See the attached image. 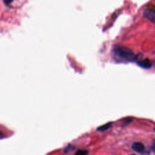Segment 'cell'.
Masks as SVG:
<instances>
[{"instance_id":"8","label":"cell","mask_w":155,"mask_h":155,"mask_svg":"<svg viewBox=\"0 0 155 155\" xmlns=\"http://www.w3.org/2000/svg\"><path fill=\"white\" fill-rule=\"evenodd\" d=\"M3 138V133L1 132H0V139H2Z\"/></svg>"},{"instance_id":"7","label":"cell","mask_w":155,"mask_h":155,"mask_svg":"<svg viewBox=\"0 0 155 155\" xmlns=\"http://www.w3.org/2000/svg\"><path fill=\"white\" fill-rule=\"evenodd\" d=\"M73 145H71V144H70V145H69L68 146H67L66 148H65V149H64V153H69L70 151H71V150H73Z\"/></svg>"},{"instance_id":"1","label":"cell","mask_w":155,"mask_h":155,"mask_svg":"<svg viewBox=\"0 0 155 155\" xmlns=\"http://www.w3.org/2000/svg\"><path fill=\"white\" fill-rule=\"evenodd\" d=\"M112 56L115 61L119 63L134 61L139 59L138 55H135L130 48L119 45L113 47Z\"/></svg>"},{"instance_id":"9","label":"cell","mask_w":155,"mask_h":155,"mask_svg":"<svg viewBox=\"0 0 155 155\" xmlns=\"http://www.w3.org/2000/svg\"><path fill=\"white\" fill-rule=\"evenodd\" d=\"M132 155H135V154H132Z\"/></svg>"},{"instance_id":"5","label":"cell","mask_w":155,"mask_h":155,"mask_svg":"<svg viewBox=\"0 0 155 155\" xmlns=\"http://www.w3.org/2000/svg\"><path fill=\"white\" fill-rule=\"evenodd\" d=\"M112 122H108L104 125L99 127L97 128V130L99 132H104V131H106V130H108V129L112 127Z\"/></svg>"},{"instance_id":"4","label":"cell","mask_w":155,"mask_h":155,"mask_svg":"<svg viewBox=\"0 0 155 155\" xmlns=\"http://www.w3.org/2000/svg\"><path fill=\"white\" fill-rule=\"evenodd\" d=\"M138 64L143 69H150L151 68V61L148 59V58H146L145 60H143L142 61H138Z\"/></svg>"},{"instance_id":"2","label":"cell","mask_w":155,"mask_h":155,"mask_svg":"<svg viewBox=\"0 0 155 155\" xmlns=\"http://www.w3.org/2000/svg\"><path fill=\"white\" fill-rule=\"evenodd\" d=\"M132 148L135 151L142 155H150V152L145 150V146L141 142H136L133 143V144L132 145Z\"/></svg>"},{"instance_id":"3","label":"cell","mask_w":155,"mask_h":155,"mask_svg":"<svg viewBox=\"0 0 155 155\" xmlns=\"http://www.w3.org/2000/svg\"><path fill=\"white\" fill-rule=\"evenodd\" d=\"M144 16L147 18L149 20L153 22H154V9H150L147 8L144 11Z\"/></svg>"},{"instance_id":"6","label":"cell","mask_w":155,"mask_h":155,"mask_svg":"<svg viewBox=\"0 0 155 155\" xmlns=\"http://www.w3.org/2000/svg\"><path fill=\"white\" fill-rule=\"evenodd\" d=\"M88 151L85 150H78L75 155H87Z\"/></svg>"}]
</instances>
